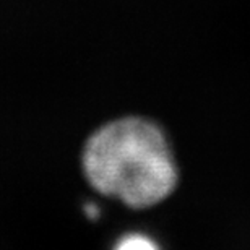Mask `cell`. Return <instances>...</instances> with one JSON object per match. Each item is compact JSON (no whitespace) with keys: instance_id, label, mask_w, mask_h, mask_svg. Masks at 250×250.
I'll use <instances>...</instances> for the list:
<instances>
[{"instance_id":"obj_2","label":"cell","mask_w":250,"mask_h":250,"mask_svg":"<svg viewBox=\"0 0 250 250\" xmlns=\"http://www.w3.org/2000/svg\"><path fill=\"white\" fill-rule=\"evenodd\" d=\"M119 249H153L156 244L145 236H127L117 246Z\"/></svg>"},{"instance_id":"obj_1","label":"cell","mask_w":250,"mask_h":250,"mask_svg":"<svg viewBox=\"0 0 250 250\" xmlns=\"http://www.w3.org/2000/svg\"><path fill=\"white\" fill-rule=\"evenodd\" d=\"M82 164L99 193L137 209L163 202L179 181L166 135L140 117L119 119L94 132L84 145Z\"/></svg>"}]
</instances>
